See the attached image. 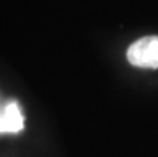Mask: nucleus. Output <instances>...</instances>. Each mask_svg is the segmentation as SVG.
<instances>
[{
    "label": "nucleus",
    "mask_w": 158,
    "mask_h": 157,
    "mask_svg": "<svg viewBox=\"0 0 158 157\" xmlns=\"http://www.w3.org/2000/svg\"><path fill=\"white\" fill-rule=\"evenodd\" d=\"M126 58L136 68L158 69V35H147L131 43Z\"/></svg>",
    "instance_id": "f257e3e1"
},
{
    "label": "nucleus",
    "mask_w": 158,
    "mask_h": 157,
    "mask_svg": "<svg viewBox=\"0 0 158 157\" xmlns=\"http://www.w3.org/2000/svg\"><path fill=\"white\" fill-rule=\"evenodd\" d=\"M24 128V117L21 107L16 101L8 103L0 107V133H18Z\"/></svg>",
    "instance_id": "f03ea898"
}]
</instances>
